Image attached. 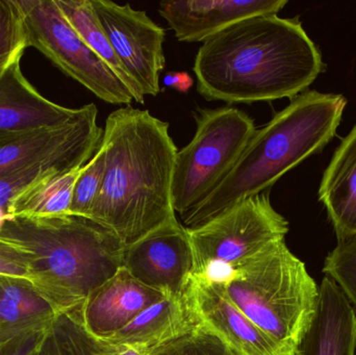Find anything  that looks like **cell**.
<instances>
[{
	"mask_svg": "<svg viewBox=\"0 0 356 355\" xmlns=\"http://www.w3.org/2000/svg\"><path fill=\"white\" fill-rule=\"evenodd\" d=\"M145 355H234L215 336L202 327L175 341L146 352Z\"/></svg>",
	"mask_w": 356,
	"mask_h": 355,
	"instance_id": "27",
	"label": "cell"
},
{
	"mask_svg": "<svg viewBox=\"0 0 356 355\" xmlns=\"http://www.w3.org/2000/svg\"><path fill=\"white\" fill-rule=\"evenodd\" d=\"M60 12L83 42L110 67L111 70L129 88L137 104H145L141 88L131 79L115 53L106 31L100 24L91 0H56Z\"/></svg>",
	"mask_w": 356,
	"mask_h": 355,
	"instance_id": "20",
	"label": "cell"
},
{
	"mask_svg": "<svg viewBox=\"0 0 356 355\" xmlns=\"http://www.w3.org/2000/svg\"><path fill=\"white\" fill-rule=\"evenodd\" d=\"M104 168V151L100 145L93 158L83 166L77 179L70 215L89 219L92 208L102 190Z\"/></svg>",
	"mask_w": 356,
	"mask_h": 355,
	"instance_id": "25",
	"label": "cell"
},
{
	"mask_svg": "<svg viewBox=\"0 0 356 355\" xmlns=\"http://www.w3.org/2000/svg\"><path fill=\"white\" fill-rule=\"evenodd\" d=\"M67 160H47L26 165L0 177V227L8 218V206L21 194L50 177L79 168Z\"/></svg>",
	"mask_w": 356,
	"mask_h": 355,
	"instance_id": "22",
	"label": "cell"
},
{
	"mask_svg": "<svg viewBox=\"0 0 356 355\" xmlns=\"http://www.w3.org/2000/svg\"><path fill=\"white\" fill-rule=\"evenodd\" d=\"M165 83L169 87L175 88L177 91L186 92L193 85V79L186 72L167 73L164 79Z\"/></svg>",
	"mask_w": 356,
	"mask_h": 355,
	"instance_id": "31",
	"label": "cell"
},
{
	"mask_svg": "<svg viewBox=\"0 0 356 355\" xmlns=\"http://www.w3.org/2000/svg\"><path fill=\"white\" fill-rule=\"evenodd\" d=\"M123 267L144 285L165 295H179L194 273L188 229L169 219L125 247Z\"/></svg>",
	"mask_w": 356,
	"mask_h": 355,
	"instance_id": "11",
	"label": "cell"
},
{
	"mask_svg": "<svg viewBox=\"0 0 356 355\" xmlns=\"http://www.w3.org/2000/svg\"><path fill=\"white\" fill-rule=\"evenodd\" d=\"M166 296L138 281L122 266L90 293L79 308V318L92 337L106 339Z\"/></svg>",
	"mask_w": 356,
	"mask_h": 355,
	"instance_id": "14",
	"label": "cell"
},
{
	"mask_svg": "<svg viewBox=\"0 0 356 355\" xmlns=\"http://www.w3.org/2000/svg\"><path fill=\"white\" fill-rule=\"evenodd\" d=\"M319 200L339 242L356 238V124L341 142L324 171Z\"/></svg>",
	"mask_w": 356,
	"mask_h": 355,
	"instance_id": "18",
	"label": "cell"
},
{
	"mask_svg": "<svg viewBox=\"0 0 356 355\" xmlns=\"http://www.w3.org/2000/svg\"><path fill=\"white\" fill-rule=\"evenodd\" d=\"M288 0H177L162 1L159 13L178 41L204 42L251 17L277 15Z\"/></svg>",
	"mask_w": 356,
	"mask_h": 355,
	"instance_id": "13",
	"label": "cell"
},
{
	"mask_svg": "<svg viewBox=\"0 0 356 355\" xmlns=\"http://www.w3.org/2000/svg\"><path fill=\"white\" fill-rule=\"evenodd\" d=\"M83 167L50 177L21 194L8 206V218H48L70 215L75 185Z\"/></svg>",
	"mask_w": 356,
	"mask_h": 355,
	"instance_id": "21",
	"label": "cell"
},
{
	"mask_svg": "<svg viewBox=\"0 0 356 355\" xmlns=\"http://www.w3.org/2000/svg\"><path fill=\"white\" fill-rule=\"evenodd\" d=\"M356 314L338 283L324 277L315 315L296 355H355Z\"/></svg>",
	"mask_w": 356,
	"mask_h": 355,
	"instance_id": "16",
	"label": "cell"
},
{
	"mask_svg": "<svg viewBox=\"0 0 356 355\" xmlns=\"http://www.w3.org/2000/svg\"><path fill=\"white\" fill-rule=\"evenodd\" d=\"M323 272L338 283L356 308V238L339 242L326 258Z\"/></svg>",
	"mask_w": 356,
	"mask_h": 355,
	"instance_id": "26",
	"label": "cell"
},
{
	"mask_svg": "<svg viewBox=\"0 0 356 355\" xmlns=\"http://www.w3.org/2000/svg\"><path fill=\"white\" fill-rule=\"evenodd\" d=\"M224 287L234 306L286 355H296L315 315L319 287L305 263L275 242L230 271Z\"/></svg>",
	"mask_w": 356,
	"mask_h": 355,
	"instance_id": "5",
	"label": "cell"
},
{
	"mask_svg": "<svg viewBox=\"0 0 356 355\" xmlns=\"http://www.w3.org/2000/svg\"><path fill=\"white\" fill-rule=\"evenodd\" d=\"M186 292L200 327L234 355H286L234 306L221 281L193 274Z\"/></svg>",
	"mask_w": 356,
	"mask_h": 355,
	"instance_id": "12",
	"label": "cell"
},
{
	"mask_svg": "<svg viewBox=\"0 0 356 355\" xmlns=\"http://www.w3.org/2000/svg\"><path fill=\"white\" fill-rule=\"evenodd\" d=\"M194 273L224 281L232 269L275 242L284 240L289 222L276 212L269 192L234 204L213 220L188 229Z\"/></svg>",
	"mask_w": 356,
	"mask_h": 355,
	"instance_id": "7",
	"label": "cell"
},
{
	"mask_svg": "<svg viewBox=\"0 0 356 355\" xmlns=\"http://www.w3.org/2000/svg\"><path fill=\"white\" fill-rule=\"evenodd\" d=\"M91 2L127 72L144 95H158L161 73L166 65L165 28L152 20L145 10H135L129 3L120 6L110 0Z\"/></svg>",
	"mask_w": 356,
	"mask_h": 355,
	"instance_id": "9",
	"label": "cell"
},
{
	"mask_svg": "<svg viewBox=\"0 0 356 355\" xmlns=\"http://www.w3.org/2000/svg\"><path fill=\"white\" fill-rule=\"evenodd\" d=\"M29 46L37 48L65 74L111 104L131 106L129 88L85 43L56 0H19Z\"/></svg>",
	"mask_w": 356,
	"mask_h": 355,
	"instance_id": "8",
	"label": "cell"
},
{
	"mask_svg": "<svg viewBox=\"0 0 356 355\" xmlns=\"http://www.w3.org/2000/svg\"><path fill=\"white\" fill-rule=\"evenodd\" d=\"M346 106L344 96L318 91L291 99L255 131L232 172L201 206L180 218L182 225L188 229L202 226L242 200L268 191L334 139Z\"/></svg>",
	"mask_w": 356,
	"mask_h": 355,
	"instance_id": "3",
	"label": "cell"
},
{
	"mask_svg": "<svg viewBox=\"0 0 356 355\" xmlns=\"http://www.w3.org/2000/svg\"><path fill=\"white\" fill-rule=\"evenodd\" d=\"M51 327L29 331L6 341L0 342V355H33Z\"/></svg>",
	"mask_w": 356,
	"mask_h": 355,
	"instance_id": "29",
	"label": "cell"
},
{
	"mask_svg": "<svg viewBox=\"0 0 356 355\" xmlns=\"http://www.w3.org/2000/svg\"><path fill=\"white\" fill-rule=\"evenodd\" d=\"M60 355H98V341L81 323L79 310L56 317L52 324Z\"/></svg>",
	"mask_w": 356,
	"mask_h": 355,
	"instance_id": "24",
	"label": "cell"
},
{
	"mask_svg": "<svg viewBox=\"0 0 356 355\" xmlns=\"http://www.w3.org/2000/svg\"><path fill=\"white\" fill-rule=\"evenodd\" d=\"M104 174L89 219L123 243L175 218L172 179L178 149L169 123L127 106L108 115L102 140Z\"/></svg>",
	"mask_w": 356,
	"mask_h": 355,
	"instance_id": "2",
	"label": "cell"
},
{
	"mask_svg": "<svg viewBox=\"0 0 356 355\" xmlns=\"http://www.w3.org/2000/svg\"><path fill=\"white\" fill-rule=\"evenodd\" d=\"M200 327L186 292L166 296L142 311L127 327L102 341L149 352Z\"/></svg>",
	"mask_w": 356,
	"mask_h": 355,
	"instance_id": "17",
	"label": "cell"
},
{
	"mask_svg": "<svg viewBox=\"0 0 356 355\" xmlns=\"http://www.w3.org/2000/svg\"><path fill=\"white\" fill-rule=\"evenodd\" d=\"M33 355H60L54 333H52V327L46 337L44 338L41 345L39 346V348L35 350Z\"/></svg>",
	"mask_w": 356,
	"mask_h": 355,
	"instance_id": "32",
	"label": "cell"
},
{
	"mask_svg": "<svg viewBox=\"0 0 356 355\" xmlns=\"http://www.w3.org/2000/svg\"><path fill=\"white\" fill-rule=\"evenodd\" d=\"M0 237L31 252L29 281L58 315L79 310L111 279L123 266L127 247L110 229L74 215L6 219Z\"/></svg>",
	"mask_w": 356,
	"mask_h": 355,
	"instance_id": "4",
	"label": "cell"
},
{
	"mask_svg": "<svg viewBox=\"0 0 356 355\" xmlns=\"http://www.w3.org/2000/svg\"><path fill=\"white\" fill-rule=\"evenodd\" d=\"M194 119V137L178 150L173 170L172 204L180 218L223 183L257 131L248 114L230 106L199 108Z\"/></svg>",
	"mask_w": 356,
	"mask_h": 355,
	"instance_id": "6",
	"label": "cell"
},
{
	"mask_svg": "<svg viewBox=\"0 0 356 355\" xmlns=\"http://www.w3.org/2000/svg\"><path fill=\"white\" fill-rule=\"evenodd\" d=\"M97 116V106L90 104L83 106L76 120L64 126L1 131L0 177L41 160H67L85 166L97 151L104 135Z\"/></svg>",
	"mask_w": 356,
	"mask_h": 355,
	"instance_id": "10",
	"label": "cell"
},
{
	"mask_svg": "<svg viewBox=\"0 0 356 355\" xmlns=\"http://www.w3.org/2000/svg\"><path fill=\"white\" fill-rule=\"evenodd\" d=\"M324 67L298 18L261 15L205 40L193 71L205 99L250 104L293 99L307 92Z\"/></svg>",
	"mask_w": 356,
	"mask_h": 355,
	"instance_id": "1",
	"label": "cell"
},
{
	"mask_svg": "<svg viewBox=\"0 0 356 355\" xmlns=\"http://www.w3.org/2000/svg\"><path fill=\"white\" fill-rule=\"evenodd\" d=\"M58 316L29 279L0 276V342L49 329Z\"/></svg>",
	"mask_w": 356,
	"mask_h": 355,
	"instance_id": "19",
	"label": "cell"
},
{
	"mask_svg": "<svg viewBox=\"0 0 356 355\" xmlns=\"http://www.w3.org/2000/svg\"><path fill=\"white\" fill-rule=\"evenodd\" d=\"M29 46L19 0H0V69L20 62Z\"/></svg>",
	"mask_w": 356,
	"mask_h": 355,
	"instance_id": "23",
	"label": "cell"
},
{
	"mask_svg": "<svg viewBox=\"0 0 356 355\" xmlns=\"http://www.w3.org/2000/svg\"><path fill=\"white\" fill-rule=\"evenodd\" d=\"M31 252L19 244L0 237V276L31 277Z\"/></svg>",
	"mask_w": 356,
	"mask_h": 355,
	"instance_id": "28",
	"label": "cell"
},
{
	"mask_svg": "<svg viewBox=\"0 0 356 355\" xmlns=\"http://www.w3.org/2000/svg\"><path fill=\"white\" fill-rule=\"evenodd\" d=\"M98 355H145L146 352L127 345H114L97 339Z\"/></svg>",
	"mask_w": 356,
	"mask_h": 355,
	"instance_id": "30",
	"label": "cell"
},
{
	"mask_svg": "<svg viewBox=\"0 0 356 355\" xmlns=\"http://www.w3.org/2000/svg\"><path fill=\"white\" fill-rule=\"evenodd\" d=\"M83 113L50 101L25 79L20 62L0 69V133L64 126Z\"/></svg>",
	"mask_w": 356,
	"mask_h": 355,
	"instance_id": "15",
	"label": "cell"
}]
</instances>
